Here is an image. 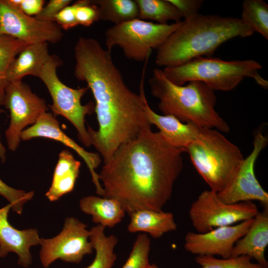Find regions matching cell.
I'll return each mask as SVG.
<instances>
[{
	"label": "cell",
	"instance_id": "cell-28",
	"mask_svg": "<svg viewBox=\"0 0 268 268\" xmlns=\"http://www.w3.org/2000/svg\"><path fill=\"white\" fill-rule=\"evenodd\" d=\"M29 45L12 37L0 34V76L1 78L5 80L6 72L13 60Z\"/></svg>",
	"mask_w": 268,
	"mask_h": 268
},
{
	"label": "cell",
	"instance_id": "cell-17",
	"mask_svg": "<svg viewBox=\"0 0 268 268\" xmlns=\"http://www.w3.org/2000/svg\"><path fill=\"white\" fill-rule=\"evenodd\" d=\"M143 68L139 85L143 108L149 123L155 125L163 139L171 145L185 149L199 134L202 128L191 123H183L172 115H161L149 106L144 90Z\"/></svg>",
	"mask_w": 268,
	"mask_h": 268
},
{
	"label": "cell",
	"instance_id": "cell-3",
	"mask_svg": "<svg viewBox=\"0 0 268 268\" xmlns=\"http://www.w3.org/2000/svg\"><path fill=\"white\" fill-rule=\"evenodd\" d=\"M254 33L240 18L216 14L196 15L184 20L156 50L155 63L172 67L201 57H211L222 44Z\"/></svg>",
	"mask_w": 268,
	"mask_h": 268
},
{
	"label": "cell",
	"instance_id": "cell-38",
	"mask_svg": "<svg viewBox=\"0 0 268 268\" xmlns=\"http://www.w3.org/2000/svg\"><path fill=\"white\" fill-rule=\"evenodd\" d=\"M148 268H160L157 267L155 265L152 264V265H150L149 267H148Z\"/></svg>",
	"mask_w": 268,
	"mask_h": 268
},
{
	"label": "cell",
	"instance_id": "cell-33",
	"mask_svg": "<svg viewBox=\"0 0 268 268\" xmlns=\"http://www.w3.org/2000/svg\"><path fill=\"white\" fill-rule=\"evenodd\" d=\"M71 1L70 0H50L35 17L42 21L54 22L56 15Z\"/></svg>",
	"mask_w": 268,
	"mask_h": 268
},
{
	"label": "cell",
	"instance_id": "cell-20",
	"mask_svg": "<svg viewBox=\"0 0 268 268\" xmlns=\"http://www.w3.org/2000/svg\"><path fill=\"white\" fill-rule=\"evenodd\" d=\"M80 165V162L68 150H64L60 153L51 187L45 194L49 200L56 201L73 191Z\"/></svg>",
	"mask_w": 268,
	"mask_h": 268
},
{
	"label": "cell",
	"instance_id": "cell-23",
	"mask_svg": "<svg viewBox=\"0 0 268 268\" xmlns=\"http://www.w3.org/2000/svg\"><path fill=\"white\" fill-rule=\"evenodd\" d=\"M105 228L98 224L90 230L89 239L96 254L91 264L85 268H112L117 259L114 248L118 239L113 235L106 236Z\"/></svg>",
	"mask_w": 268,
	"mask_h": 268
},
{
	"label": "cell",
	"instance_id": "cell-36",
	"mask_svg": "<svg viewBox=\"0 0 268 268\" xmlns=\"http://www.w3.org/2000/svg\"><path fill=\"white\" fill-rule=\"evenodd\" d=\"M5 80L0 76V105H2L4 95V90L7 84Z\"/></svg>",
	"mask_w": 268,
	"mask_h": 268
},
{
	"label": "cell",
	"instance_id": "cell-7",
	"mask_svg": "<svg viewBox=\"0 0 268 268\" xmlns=\"http://www.w3.org/2000/svg\"><path fill=\"white\" fill-rule=\"evenodd\" d=\"M182 21L159 24L137 18L114 25L105 31L106 49L111 52L117 46L127 58L136 62L146 61L152 50L159 47Z\"/></svg>",
	"mask_w": 268,
	"mask_h": 268
},
{
	"label": "cell",
	"instance_id": "cell-37",
	"mask_svg": "<svg viewBox=\"0 0 268 268\" xmlns=\"http://www.w3.org/2000/svg\"><path fill=\"white\" fill-rule=\"evenodd\" d=\"M3 112V111L0 109V114ZM6 152L5 148L0 139V159L2 162H4L6 160Z\"/></svg>",
	"mask_w": 268,
	"mask_h": 268
},
{
	"label": "cell",
	"instance_id": "cell-24",
	"mask_svg": "<svg viewBox=\"0 0 268 268\" xmlns=\"http://www.w3.org/2000/svg\"><path fill=\"white\" fill-rule=\"evenodd\" d=\"M99 10V20L119 24L138 18L135 0H93Z\"/></svg>",
	"mask_w": 268,
	"mask_h": 268
},
{
	"label": "cell",
	"instance_id": "cell-1",
	"mask_svg": "<svg viewBox=\"0 0 268 268\" xmlns=\"http://www.w3.org/2000/svg\"><path fill=\"white\" fill-rule=\"evenodd\" d=\"M185 150L168 143L151 129L121 145L99 174L103 197L117 200L129 215L162 211L183 167Z\"/></svg>",
	"mask_w": 268,
	"mask_h": 268
},
{
	"label": "cell",
	"instance_id": "cell-31",
	"mask_svg": "<svg viewBox=\"0 0 268 268\" xmlns=\"http://www.w3.org/2000/svg\"><path fill=\"white\" fill-rule=\"evenodd\" d=\"M76 19L78 25L90 26L99 20L98 7L90 0H82L76 9Z\"/></svg>",
	"mask_w": 268,
	"mask_h": 268
},
{
	"label": "cell",
	"instance_id": "cell-6",
	"mask_svg": "<svg viewBox=\"0 0 268 268\" xmlns=\"http://www.w3.org/2000/svg\"><path fill=\"white\" fill-rule=\"evenodd\" d=\"M185 150L209 190L216 193L225 188L244 159L238 147L213 129L202 128Z\"/></svg>",
	"mask_w": 268,
	"mask_h": 268
},
{
	"label": "cell",
	"instance_id": "cell-26",
	"mask_svg": "<svg viewBox=\"0 0 268 268\" xmlns=\"http://www.w3.org/2000/svg\"><path fill=\"white\" fill-rule=\"evenodd\" d=\"M241 20L253 32L268 39V5L263 0H245L242 4Z\"/></svg>",
	"mask_w": 268,
	"mask_h": 268
},
{
	"label": "cell",
	"instance_id": "cell-34",
	"mask_svg": "<svg viewBox=\"0 0 268 268\" xmlns=\"http://www.w3.org/2000/svg\"><path fill=\"white\" fill-rule=\"evenodd\" d=\"M180 12L184 20L199 14L203 1L202 0H168Z\"/></svg>",
	"mask_w": 268,
	"mask_h": 268
},
{
	"label": "cell",
	"instance_id": "cell-11",
	"mask_svg": "<svg viewBox=\"0 0 268 268\" xmlns=\"http://www.w3.org/2000/svg\"><path fill=\"white\" fill-rule=\"evenodd\" d=\"M86 227L77 218L69 217L65 219L62 230L56 236L41 238L40 258L43 266L47 268L57 259L77 264L85 255L91 254L93 247Z\"/></svg>",
	"mask_w": 268,
	"mask_h": 268
},
{
	"label": "cell",
	"instance_id": "cell-10",
	"mask_svg": "<svg viewBox=\"0 0 268 268\" xmlns=\"http://www.w3.org/2000/svg\"><path fill=\"white\" fill-rule=\"evenodd\" d=\"M2 105L10 113V122L5 136L8 148L13 151L19 145L21 133L47 112L48 107L45 101L33 93L22 80L7 83Z\"/></svg>",
	"mask_w": 268,
	"mask_h": 268
},
{
	"label": "cell",
	"instance_id": "cell-21",
	"mask_svg": "<svg viewBox=\"0 0 268 268\" xmlns=\"http://www.w3.org/2000/svg\"><path fill=\"white\" fill-rule=\"evenodd\" d=\"M129 215L130 221L128 230L131 233L145 232L157 239L167 232L177 229L174 215L170 212L140 209Z\"/></svg>",
	"mask_w": 268,
	"mask_h": 268
},
{
	"label": "cell",
	"instance_id": "cell-22",
	"mask_svg": "<svg viewBox=\"0 0 268 268\" xmlns=\"http://www.w3.org/2000/svg\"><path fill=\"white\" fill-rule=\"evenodd\" d=\"M81 210L92 216L93 222L105 227L112 228L119 223L126 212L116 199L105 197L89 196L79 201Z\"/></svg>",
	"mask_w": 268,
	"mask_h": 268
},
{
	"label": "cell",
	"instance_id": "cell-29",
	"mask_svg": "<svg viewBox=\"0 0 268 268\" xmlns=\"http://www.w3.org/2000/svg\"><path fill=\"white\" fill-rule=\"evenodd\" d=\"M150 239L146 234H138L130 254L122 268H148Z\"/></svg>",
	"mask_w": 268,
	"mask_h": 268
},
{
	"label": "cell",
	"instance_id": "cell-4",
	"mask_svg": "<svg viewBox=\"0 0 268 268\" xmlns=\"http://www.w3.org/2000/svg\"><path fill=\"white\" fill-rule=\"evenodd\" d=\"M148 84L164 115H172L183 123L203 128L221 133L230 131L228 124L215 110V91L204 83L192 81L185 85H176L167 78L163 70L155 68Z\"/></svg>",
	"mask_w": 268,
	"mask_h": 268
},
{
	"label": "cell",
	"instance_id": "cell-32",
	"mask_svg": "<svg viewBox=\"0 0 268 268\" xmlns=\"http://www.w3.org/2000/svg\"><path fill=\"white\" fill-rule=\"evenodd\" d=\"M82 0L75 1L64 7L55 17L54 22L65 30H68L78 25L76 19V11Z\"/></svg>",
	"mask_w": 268,
	"mask_h": 268
},
{
	"label": "cell",
	"instance_id": "cell-27",
	"mask_svg": "<svg viewBox=\"0 0 268 268\" xmlns=\"http://www.w3.org/2000/svg\"><path fill=\"white\" fill-rule=\"evenodd\" d=\"M252 259L244 255L216 258L214 256H197L196 262L201 268H268V267L252 262Z\"/></svg>",
	"mask_w": 268,
	"mask_h": 268
},
{
	"label": "cell",
	"instance_id": "cell-5",
	"mask_svg": "<svg viewBox=\"0 0 268 268\" xmlns=\"http://www.w3.org/2000/svg\"><path fill=\"white\" fill-rule=\"evenodd\" d=\"M262 67L252 60L225 61L211 57H201L175 67L164 68L167 78L175 84L184 85L192 81L201 82L214 91H230L246 77L253 79L264 88L268 82L259 70Z\"/></svg>",
	"mask_w": 268,
	"mask_h": 268
},
{
	"label": "cell",
	"instance_id": "cell-15",
	"mask_svg": "<svg viewBox=\"0 0 268 268\" xmlns=\"http://www.w3.org/2000/svg\"><path fill=\"white\" fill-rule=\"evenodd\" d=\"M36 137L53 139L73 150L83 160L88 167L97 194L104 196V191L100 183L99 174L95 171L101 162V156L98 153L87 151L79 146L61 130L59 122L54 116L47 112L42 113L36 122L25 129L20 135V138L23 140Z\"/></svg>",
	"mask_w": 268,
	"mask_h": 268
},
{
	"label": "cell",
	"instance_id": "cell-14",
	"mask_svg": "<svg viewBox=\"0 0 268 268\" xmlns=\"http://www.w3.org/2000/svg\"><path fill=\"white\" fill-rule=\"evenodd\" d=\"M253 221L254 218L204 233L188 232L185 237L184 249L197 256L229 258L235 243L247 233Z\"/></svg>",
	"mask_w": 268,
	"mask_h": 268
},
{
	"label": "cell",
	"instance_id": "cell-8",
	"mask_svg": "<svg viewBox=\"0 0 268 268\" xmlns=\"http://www.w3.org/2000/svg\"><path fill=\"white\" fill-rule=\"evenodd\" d=\"M62 61L51 55L37 77L44 83L52 99L50 108L53 115H61L70 122L76 129L79 140L85 146H91L85 127V117L94 111L92 102L82 105L81 100L89 89L84 87L72 88L65 84L59 78L57 69Z\"/></svg>",
	"mask_w": 268,
	"mask_h": 268
},
{
	"label": "cell",
	"instance_id": "cell-35",
	"mask_svg": "<svg viewBox=\"0 0 268 268\" xmlns=\"http://www.w3.org/2000/svg\"><path fill=\"white\" fill-rule=\"evenodd\" d=\"M43 0H21L18 8L26 14L37 16L44 7Z\"/></svg>",
	"mask_w": 268,
	"mask_h": 268
},
{
	"label": "cell",
	"instance_id": "cell-2",
	"mask_svg": "<svg viewBox=\"0 0 268 268\" xmlns=\"http://www.w3.org/2000/svg\"><path fill=\"white\" fill-rule=\"evenodd\" d=\"M74 53V75L87 83L95 102L98 128L87 127L90 141L105 163L121 145L151 125L141 95L127 86L111 51L94 38L80 37Z\"/></svg>",
	"mask_w": 268,
	"mask_h": 268
},
{
	"label": "cell",
	"instance_id": "cell-18",
	"mask_svg": "<svg viewBox=\"0 0 268 268\" xmlns=\"http://www.w3.org/2000/svg\"><path fill=\"white\" fill-rule=\"evenodd\" d=\"M268 245V208L259 211L247 233L235 243L231 256H247L268 267L265 251Z\"/></svg>",
	"mask_w": 268,
	"mask_h": 268
},
{
	"label": "cell",
	"instance_id": "cell-12",
	"mask_svg": "<svg viewBox=\"0 0 268 268\" xmlns=\"http://www.w3.org/2000/svg\"><path fill=\"white\" fill-rule=\"evenodd\" d=\"M268 143V136L263 134L262 129L258 130L254 135L252 152L244 158L225 188L217 193L222 201L232 204L257 201L264 208H268V194L260 184L255 173L256 160Z\"/></svg>",
	"mask_w": 268,
	"mask_h": 268
},
{
	"label": "cell",
	"instance_id": "cell-30",
	"mask_svg": "<svg viewBox=\"0 0 268 268\" xmlns=\"http://www.w3.org/2000/svg\"><path fill=\"white\" fill-rule=\"evenodd\" d=\"M0 195L7 200L13 211L21 214L24 204L32 199L34 192H26L14 189L7 185L0 178Z\"/></svg>",
	"mask_w": 268,
	"mask_h": 268
},
{
	"label": "cell",
	"instance_id": "cell-9",
	"mask_svg": "<svg viewBox=\"0 0 268 268\" xmlns=\"http://www.w3.org/2000/svg\"><path fill=\"white\" fill-rule=\"evenodd\" d=\"M252 201L227 203L210 190L202 191L192 203L189 215L193 227L198 233L229 226L254 218L259 212Z\"/></svg>",
	"mask_w": 268,
	"mask_h": 268
},
{
	"label": "cell",
	"instance_id": "cell-16",
	"mask_svg": "<svg viewBox=\"0 0 268 268\" xmlns=\"http://www.w3.org/2000/svg\"><path fill=\"white\" fill-rule=\"evenodd\" d=\"M10 209L9 203L0 208V258L14 252L18 257V264L27 268L32 263L30 249L40 244L41 238L36 229L21 230L12 226L8 220Z\"/></svg>",
	"mask_w": 268,
	"mask_h": 268
},
{
	"label": "cell",
	"instance_id": "cell-25",
	"mask_svg": "<svg viewBox=\"0 0 268 268\" xmlns=\"http://www.w3.org/2000/svg\"><path fill=\"white\" fill-rule=\"evenodd\" d=\"M138 8V18L150 20L159 24L169 21H181L183 18L178 9L168 0H135Z\"/></svg>",
	"mask_w": 268,
	"mask_h": 268
},
{
	"label": "cell",
	"instance_id": "cell-13",
	"mask_svg": "<svg viewBox=\"0 0 268 268\" xmlns=\"http://www.w3.org/2000/svg\"><path fill=\"white\" fill-rule=\"evenodd\" d=\"M0 34L30 45L56 43L63 35L62 28L55 22L42 21L29 16L7 0H0Z\"/></svg>",
	"mask_w": 268,
	"mask_h": 268
},
{
	"label": "cell",
	"instance_id": "cell-19",
	"mask_svg": "<svg viewBox=\"0 0 268 268\" xmlns=\"http://www.w3.org/2000/svg\"><path fill=\"white\" fill-rule=\"evenodd\" d=\"M51 57L48 43L29 45L11 63L6 73V82L22 80L24 76L29 75L38 76Z\"/></svg>",
	"mask_w": 268,
	"mask_h": 268
}]
</instances>
